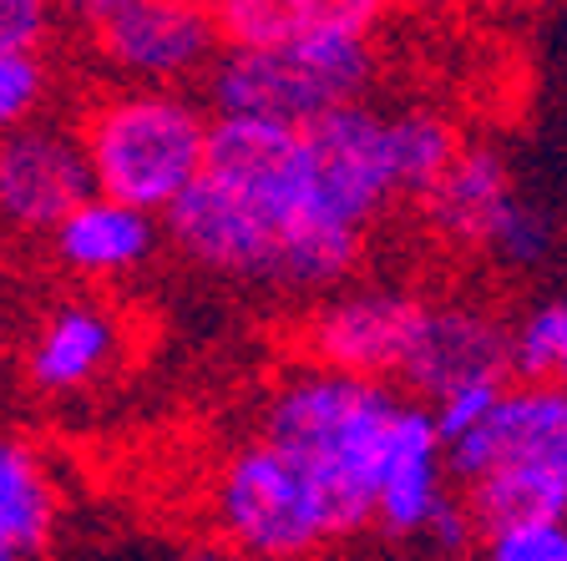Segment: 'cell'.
Listing matches in <instances>:
<instances>
[{
	"label": "cell",
	"instance_id": "cell-4",
	"mask_svg": "<svg viewBox=\"0 0 567 561\" xmlns=\"http://www.w3.org/2000/svg\"><path fill=\"white\" fill-rule=\"evenodd\" d=\"M208 501L218 537L244 561H305L334 541L305 470L264 440H248L218 460Z\"/></svg>",
	"mask_w": 567,
	"mask_h": 561
},
{
	"label": "cell",
	"instance_id": "cell-23",
	"mask_svg": "<svg viewBox=\"0 0 567 561\" xmlns=\"http://www.w3.org/2000/svg\"><path fill=\"white\" fill-rule=\"evenodd\" d=\"M51 31H56V6H47V0H0V51L47 56Z\"/></svg>",
	"mask_w": 567,
	"mask_h": 561
},
{
	"label": "cell",
	"instance_id": "cell-11",
	"mask_svg": "<svg viewBox=\"0 0 567 561\" xmlns=\"http://www.w3.org/2000/svg\"><path fill=\"white\" fill-rule=\"evenodd\" d=\"M122 354V309L71 293L47 304L21 350V374L35 395H76L96 385Z\"/></svg>",
	"mask_w": 567,
	"mask_h": 561
},
{
	"label": "cell",
	"instance_id": "cell-7",
	"mask_svg": "<svg viewBox=\"0 0 567 561\" xmlns=\"http://www.w3.org/2000/svg\"><path fill=\"white\" fill-rule=\"evenodd\" d=\"M96 198L92 157L76 127L31 122L0 142V212L16 233L51 238L76 208Z\"/></svg>",
	"mask_w": 567,
	"mask_h": 561
},
{
	"label": "cell",
	"instance_id": "cell-5",
	"mask_svg": "<svg viewBox=\"0 0 567 561\" xmlns=\"http://www.w3.org/2000/svg\"><path fill=\"white\" fill-rule=\"evenodd\" d=\"M71 21L86 31L92 56L127 86L183 92L188 82H208L224 56L213 6L193 0H86L71 6Z\"/></svg>",
	"mask_w": 567,
	"mask_h": 561
},
{
	"label": "cell",
	"instance_id": "cell-16",
	"mask_svg": "<svg viewBox=\"0 0 567 561\" xmlns=\"http://www.w3.org/2000/svg\"><path fill=\"white\" fill-rule=\"evenodd\" d=\"M61 521V496L47 456L11 435L0 445V557L35 561Z\"/></svg>",
	"mask_w": 567,
	"mask_h": 561
},
{
	"label": "cell",
	"instance_id": "cell-1",
	"mask_svg": "<svg viewBox=\"0 0 567 561\" xmlns=\"http://www.w3.org/2000/svg\"><path fill=\"white\" fill-rule=\"evenodd\" d=\"M405 405L411 399H401L385 380H360L319 364H295L264 395L259 440L305 470L330 516L334 541L375 527L380 476Z\"/></svg>",
	"mask_w": 567,
	"mask_h": 561
},
{
	"label": "cell",
	"instance_id": "cell-20",
	"mask_svg": "<svg viewBox=\"0 0 567 561\" xmlns=\"http://www.w3.org/2000/svg\"><path fill=\"white\" fill-rule=\"evenodd\" d=\"M51 96V61L35 51H0V122L6 132L41 122Z\"/></svg>",
	"mask_w": 567,
	"mask_h": 561
},
{
	"label": "cell",
	"instance_id": "cell-18",
	"mask_svg": "<svg viewBox=\"0 0 567 561\" xmlns=\"http://www.w3.org/2000/svg\"><path fill=\"white\" fill-rule=\"evenodd\" d=\"M517 385H557L567 374V293H547L512 324Z\"/></svg>",
	"mask_w": 567,
	"mask_h": 561
},
{
	"label": "cell",
	"instance_id": "cell-25",
	"mask_svg": "<svg viewBox=\"0 0 567 561\" xmlns=\"http://www.w3.org/2000/svg\"><path fill=\"white\" fill-rule=\"evenodd\" d=\"M177 561H238V557L228 547H193V551H183Z\"/></svg>",
	"mask_w": 567,
	"mask_h": 561
},
{
	"label": "cell",
	"instance_id": "cell-24",
	"mask_svg": "<svg viewBox=\"0 0 567 561\" xmlns=\"http://www.w3.org/2000/svg\"><path fill=\"white\" fill-rule=\"evenodd\" d=\"M476 537H482V527H476V516H472V506H466V496H451L446 506H441V516L431 521V531H425V541L421 547H431L436 557H466V551L476 547Z\"/></svg>",
	"mask_w": 567,
	"mask_h": 561
},
{
	"label": "cell",
	"instance_id": "cell-17",
	"mask_svg": "<svg viewBox=\"0 0 567 561\" xmlns=\"http://www.w3.org/2000/svg\"><path fill=\"white\" fill-rule=\"evenodd\" d=\"M390 142H395V167H401L405 193H415V198L425 187H436L466 147L436 106H395L390 112Z\"/></svg>",
	"mask_w": 567,
	"mask_h": 561
},
{
	"label": "cell",
	"instance_id": "cell-13",
	"mask_svg": "<svg viewBox=\"0 0 567 561\" xmlns=\"http://www.w3.org/2000/svg\"><path fill=\"white\" fill-rule=\"evenodd\" d=\"M163 238H167L163 218L137 212L112 198H92L47 238V248H51V258H56V269L71 273V279L112 283V279L137 273L142 263H153Z\"/></svg>",
	"mask_w": 567,
	"mask_h": 561
},
{
	"label": "cell",
	"instance_id": "cell-3",
	"mask_svg": "<svg viewBox=\"0 0 567 561\" xmlns=\"http://www.w3.org/2000/svg\"><path fill=\"white\" fill-rule=\"evenodd\" d=\"M375 82V35H319L279 51H224L203 82V102L213 117H259L305 132L340 106L370 102Z\"/></svg>",
	"mask_w": 567,
	"mask_h": 561
},
{
	"label": "cell",
	"instance_id": "cell-10",
	"mask_svg": "<svg viewBox=\"0 0 567 561\" xmlns=\"http://www.w3.org/2000/svg\"><path fill=\"white\" fill-rule=\"evenodd\" d=\"M456 491L492 470L553 480L567 491V389L563 385H507L496 415L466 440L446 445Z\"/></svg>",
	"mask_w": 567,
	"mask_h": 561
},
{
	"label": "cell",
	"instance_id": "cell-21",
	"mask_svg": "<svg viewBox=\"0 0 567 561\" xmlns=\"http://www.w3.org/2000/svg\"><path fill=\"white\" fill-rule=\"evenodd\" d=\"M482 561H567V521H522L486 531Z\"/></svg>",
	"mask_w": 567,
	"mask_h": 561
},
{
	"label": "cell",
	"instance_id": "cell-12",
	"mask_svg": "<svg viewBox=\"0 0 567 561\" xmlns=\"http://www.w3.org/2000/svg\"><path fill=\"white\" fill-rule=\"evenodd\" d=\"M451 496H456V480H451L446 445L436 435L431 405H405L395 440H390L385 476H380L375 531L385 541H425L431 521Z\"/></svg>",
	"mask_w": 567,
	"mask_h": 561
},
{
	"label": "cell",
	"instance_id": "cell-19",
	"mask_svg": "<svg viewBox=\"0 0 567 561\" xmlns=\"http://www.w3.org/2000/svg\"><path fill=\"white\" fill-rule=\"evenodd\" d=\"M557 248H563V233H557V218L532 198H512V208L496 218L492 243H486V258L496 269L507 273H543L557 263Z\"/></svg>",
	"mask_w": 567,
	"mask_h": 561
},
{
	"label": "cell",
	"instance_id": "cell-9",
	"mask_svg": "<svg viewBox=\"0 0 567 561\" xmlns=\"http://www.w3.org/2000/svg\"><path fill=\"white\" fill-rule=\"evenodd\" d=\"M512 324L476 299H425L415 340L395 385L421 399H446L466 385H507Z\"/></svg>",
	"mask_w": 567,
	"mask_h": 561
},
{
	"label": "cell",
	"instance_id": "cell-14",
	"mask_svg": "<svg viewBox=\"0 0 567 561\" xmlns=\"http://www.w3.org/2000/svg\"><path fill=\"white\" fill-rule=\"evenodd\" d=\"M380 0H218L213 21L224 51H279L319 35H375L385 21Z\"/></svg>",
	"mask_w": 567,
	"mask_h": 561
},
{
	"label": "cell",
	"instance_id": "cell-26",
	"mask_svg": "<svg viewBox=\"0 0 567 561\" xmlns=\"http://www.w3.org/2000/svg\"><path fill=\"white\" fill-rule=\"evenodd\" d=\"M0 561H21V557H0Z\"/></svg>",
	"mask_w": 567,
	"mask_h": 561
},
{
	"label": "cell",
	"instance_id": "cell-22",
	"mask_svg": "<svg viewBox=\"0 0 567 561\" xmlns=\"http://www.w3.org/2000/svg\"><path fill=\"white\" fill-rule=\"evenodd\" d=\"M502 395H507V385H466V389H456V395L436 399V405H431V420H436L441 445H456L472 430H482V425L496 415Z\"/></svg>",
	"mask_w": 567,
	"mask_h": 561
},
{
	"label": "cell",
	"instance_id": "cell-6",
	"mask_svg": "<svg viewBox=\"0 0 567 561\" xmlns=\"http://www.w3.org/2000/svg\"><path fill=\"white\" fill-rule=\"evenodd\" d=\"M319 177V208L344 233H370V222L405 193L390 142V112L375 102L340 106L324 122L305 127Z\"/></svg>",
	"mask_w": 567,
	"mask_h": 561
},
{
	"label": "cell",
	"instance_id": "cell-2",
	"mask_svg": "<svg viewBox=\"0 0 567 561\" xmlns=\"http://www.w3.org/2000/svg\"><path fill=\"white\" fill-rule=\"evenodd\" d=\"M92 157L96 198L167 218L208 167L213 106L193 92L112 86L76 122Z\"/></svg>",
	"mask_w": 567,
	"mask_h": 561
},
{
	"label": "cell",
	"instance_id": "cell-8",
	"mask_svg": "<svg viewBox=\"0 0 567 561\" xmlns=\"http://www.w3.org/2000/svg\"><path fill=\"white\" fill-rule=\"evenodd\" d=\"M425 299L405 289H340L330 299H319L299 324L309 364L319 370L360 374V380H395L405 364V350L415 340Z\"/></svg>",
	"mask_w": 567,
	"mask_h": 561
},
{
	"label": "cell",
	"instance_id": "cell-15",
	"mask_svg": "<svg viewBox=\"0 0 567 561\" xmlns=\"http://www.w3.org/2000/svg\"><path fill=\"white\" fill-rule=\"evenodd\" d=\"M512 198H517V183H512L507 157L486 142H472L446 167V177L421 193V218L446 248L486 253L496 218L512 208Z\"/></svg>",
	"mask_w": 567,
	"mask_h": 561
}]
</instances>
